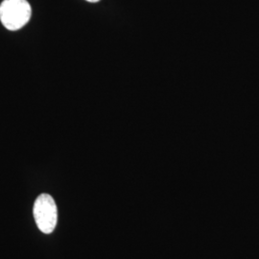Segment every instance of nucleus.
I'll return each instance as SVG.
<instances>
[{"instance_id":"f03ea898","label":"nucleus","mask_w":259,"mask_h":259,"mask_svg":"<svg viewBox=\"0 0 259 259\" xmlns=\"http://www.w3.org/2000/svg\"><path fill=\"white\" fill-rule=\"evenodd\" d=\"M34 218L39 231L50 234L55 230L58 221V210L54 199L49 194L39 195L33 208Z\"/></svg>"},{"instance_id":"7ed1b4c3","label":"nucleus","mask_w":259,"mask_h":259,"mask_svg":"<svg viewBox=\"0 0 259 259\" xmlns=\"http://www.w3.org/2000/svg\"><path fill=\"white\" fill-rule=\"evenodd\" d=\"M85 1L91 2V3H96V2H98V1H100V0H85Z\"/></svg>"},{"instance_id":"f257e3e1","label":"nucleus","mask_w":259,"mask_h":259,"mask_svg":"<svg viewBox=\"0 0 259 259\" xmlns=\"http://www.w3.org/2000/svg\"><path fill=\"white\" fill-rule=\"evenodd\" d=\"M32 8L27 0H3L0 4V20L10 31H17L29 22Z\"/></svg>"}]
</instances>
